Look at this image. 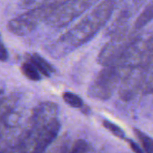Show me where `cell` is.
Instances as JSON below:
<instances>
[{
  "label": "cell",
  "mask_w": 153,
  "mask_h": 153,
  "mask_svg": "<svg viewBox=\"0 0 153 153\" xmlns=\"http://www.w3.org/2000/svg\"><path fill=\"white\" fill-rule=\"evenodd\" d=\"M147 0H120L116 18L106 29V36L112 37L130 29V22Z\"/></svg>",
  "instance_id": "7"
},
{
  "label": "cell",
  "mask_w": 153,
  "mask_h": 153,
  "mask_svg": "<svg viewBox=\"0 0 153 153\" xmlns=\"http://www.w3.org/2000/svg\"><path fill=\"white\" fill-rule=\"evenodd\" d=\"M152 52V32H139L127 51L117 65L122 66L126 70L138 66H145L150 60Z\"/></svg>",
  "instance_id": "4"
},
{
  "label": "cell",
  "mask_w": 153,
  "mask_h": 153,
  "mask_svg": "<svg viewBox=\"0 0 153 153\" xmlns=\"http://www.w3.org/2000/svg\"><path fill=\"white\" fill-rule=\"evenodd\" d=\"M63 100L68 106L74 108H80L82 109V111H84V114H88L90 112V108L84 105L82 99L74 92H71V91L64 92Z\"/></svg>",
  "instance_id": "14"
},
{
  "label": "cell",
  "mask_w": 153,
  "mask_h": 153,
  "mask_svg": "<svg viewBox=\"0 0 153 153\" xmlns=\"http://www.w3.org/2000/svg\"><path fill=\"white\" fill-rule=\"evenodd\" d=\"M102 126L107 130H108L111 134H113L115 136H117V138H119L121 140H125V141L127 140V138L126 136V134L123 131V129L120 126H118L117 125H116L115 123H113V122H111V121H109L108 119H104L102 121Z\"/></svg>",
  "instance_id": "16"
},
{
  "label": "cell",
  "mask_w": 153,
  "mask_h": 153,
  "mask_svg": "<svg viewBox=\"0 0 153 153\" xmlns=\"http://www.w3.org/2000/svg\"><path fill=\"white\" fill-rule=\"evenodd\" d=\"M21 71L27 79L32 82H39L42 79L43 76L38 67L29 59H27L22 64Z\"/></svg>",
  "instance_id": "13"
},
{
  "label": "cell",
  "mask_w": 153,
  "mask_h": 153,
  "mask_svg": "<svg viewBox=\"0 0 153 153\" xmlns=\"http://www.w3.org/2000/svg\"><path fill=\"white\" fill-rule=\"evenodd\" d=\"M143 92L144 94L153 93V52L150 60L144 66Z\"/></svg>",
  "instance_id": "12"
},
{
  "label": "cell",
  "mask_w": 153,
  "mask_h": 153,
  "mask_svg": "<svg viewBox=\"0 0 153 153\" xmlns=\"http://www.w3.org/2000/svg\"><path fill=\"white\" fill-rule=\"evenodd\" d=\"M60 129L61 124L58 118H56L48 125H46L35 135L34 140L32 142L30 152L40 153L46 152L47 149L57 138Z\"/></svg>",
  "instance_id": "9"
},
{
  "label": "cell",
  "mask_w": 153,
  "mask_h": 153,
  "mask_svg": "<svg viewBox=\"0 0 153 153\" xmlns=\"http://www.w3.org/2000/svg\"><path fill=\"white\" fill-rule=\"evenodd\" d=\"M28 59L30 60L38 67L44 77H49L55 72V68L53 67V65L38 53H33L30 55Z\"/></svg>",
  "instance_id": "11"
},
{
  "label": "cell",
  "mask_w": 153,
  "mask_h": 153,
  "mask_svg": "<svg viewBox=\"0 0 153 153\" xmlns=\"http://www.w3.org/2000/svg\"><path fill=\"white\" fill-rule=\"evenodd\" d=\"M100 0H67L46 22L50 28L62 29L91 9Z\"/></svg>",
  "instance_id": "6"
},
{
  "label": "cell",
  "mask_w": 153,
  "mask_h": 153,
  "mask_svg": "<svg viewBox=\"0 0 153 153\" xmlns=\"http://www.w3.org/2000/svg\"><path fill=\"white\" fill-rule=\"evenodd\" d=\"M64 3L59 0H53L46 4L31 8L23 13L11 19L6 28L15 36H26L31 33L41 22H47L51 14Z\"/></svg>",
  "instance_id": "2"
},
{
  "label": "cell",
  "mask_w": 153,
  "mask_h": 153,
  "mask_svg": "<svg viewBox=\"0 0 153 153\" xmlns=\"http://www.w3.org/2000/svg\"><path fill=\"white\" fill-rule=\"evenodd\" d=\"M8 58V52L7 49L5 48L4 43H2L1 45V61L2 62H5Z\"/></svg>",
  "instance_id": "21"
},
{
  "label": "cell",
  "mask_w": 153,
  "mask_h": 153,
  "mask_svg": "<svg viewBox=\"0 0 153 153\" xmlns=\"http://www.w3.org/2000/svg\"><path fill=\"white\" fill-rule=\"evenodd\" d=\"M126 141L129 143V146H130V148L132 149L133 152H143V148H141L140 146H138L135 142H134L132 140H128V139Z\"/></svg>",
  "instance_id": "20"
},
{
  "label": "cell",
  "mask_w": 153,
  "mask_h": 153,
  "mask_svg": "<svg viewBox=\"0 0 153 153\" xmlns=\"http://www.w3.org/2000/svg\"><path fill=\"white\" fill-rule=\"evenodd\" d=\"M134 134L136 135V137L138 138V140L141 143V147L143 148V152L153 153V138H152L151 136L146 134L144 132H143L137 128H134Z\"/></svg>",
  "instance_id": "15"
},
{
  "label": "cell",
  "mask_w": 153,
  "mask_h": 153,
  "mask_svg": "<svg viewBox=\"0 0 153 153\" xmlns=\"http://www.w3.org/2000/svg\"><path fill=\"white\" fill-rule=\"evenodd\" d=\"M116 5V0L101 1L75 25L48 44L46 52L53 58H62L81 48L108 23Z\"/></svg>",
  "instance_id": "1"
},
{
  "label": "cell",
  "mask_w": 153,
  "mask_h": 153,
  "mask_svg": "<svg viewBox=\"0 0 153 153\" xmlns=\"http://www.w3.org/2000/svg\"><path fill=\"white\" fill-rule=\"evenodd\" d=\"M144 66L129 69L124 74L118 87L119 99L125 102L133 100L140 91L143 92Z\"/></svg>",
  "instance_id": "8"
},
{
  "label": "cell",
  "mask_w": 153,
  "mask_h": 153,
  "mask_svg": "<svg viewBox=\"0 0 153 153\" xmlns=\"http://www.w3.org/2000/svg\"><path fill=\"white\" fill-rule=\"evenodd\" d=\"M138 33L133 29H129L126 31L110 37L98 55V64L101 66L118 64Z\"/></svg>",
  "instance_id": "5"
},
{
  "label": "cell",
  "mask_w": 153,
  "mask_h": 153,
  "mask_svg": "<svg viewBox=\"0 0 153 153\" xmlns=\"http://www.w3.org/2000/svg\"><path fill=\"white\" fill-rule=\"evenodd\" d=\"M94 150L92 147L89 144V143L83 139H78L76 140L70 150V152L72 153H82V152H92Z\"/></svg>",
  "instance_id": "17"
},
{
  "label": "cell",
  "mask_w": 153,
  "mask_h": 153,
  "mask_svg": "<svg viewBox=\"0 0 153 153\" xmlns=\"http://www.w3.org/2000/svg\"><path fill=\"white\" fill-rule=\"evenodd\" d=\"M153 21V0H150L148 4L143 8V12L138 15L137 19L135 20L133 30L136 32H140L148 23Z\"/></svg>",
  "instance_id": "10"
},
{
  "label": "cell",
  "mask_w": 153,
  "mask_h": 153,
  "mask_svg": "<svg viewBox=\"0 0 153 153\" xmlns=\"http://www.w3.org/2000/svg\"><path fill=\"white\" fill-rule=\"evenodd\" d=\"M58 146L52 149V152H70V149H68V140L64 136L61 141L58 142Z\"/></svg>",
  "instance_id": "19"
},
{
  "label": "cell",
  "mask_w": 153,
  "mask_h": 153,
  "mask_svg": "<svg viewBox=\"0 0 153 153\" xmlns=\"http://www.w3.org/2000/svg\"><path fill=\"white\" fill-rule=\"evenodd\" d=\"M53 0H22L21 6L23 9L29 10L31 8H35L43 4H46L49 2H52Z\"/></svg>",
  "instance_id": "18"
},
{
  "label": "cell",
  "mask_w": 153,
  "mask_h": 153,
  "mask_svg": "<svg viewBox=\"0 0 153 153\" xmlns=\"http://www.w3.org/2000/svg\"><path fill=\"white\" fill-rule=\"evenodd\" d=\"M126 71L128 70L118 65L103 66V69L99 72L91 82L87 91L88 96L96 100L105 101L109 100L116 90L118 89Z\"/></svg>",
  "instance_id": "3"
}]
</instances>
